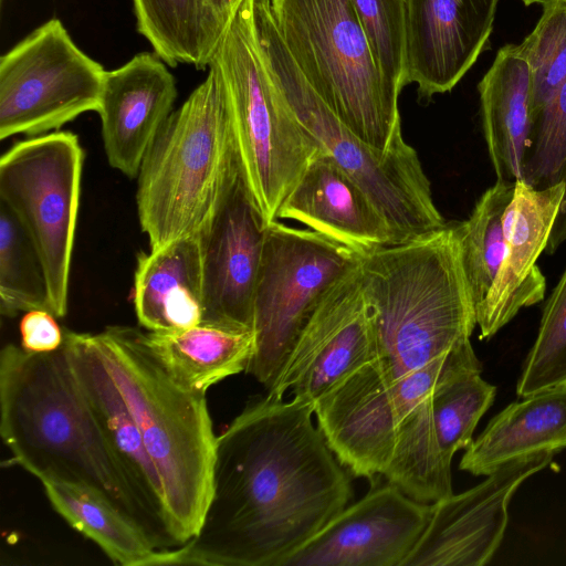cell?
I'll list each match as a JSON object with an SVG mask.
<instances>
[{
	"label": "cell",
	"instance_id": "obj_37",
	"mask_svg": "<svg viewBox=\"0 0 566 566\" xmlns=\"http://www.w3.org/2000/svg\"><path fill=\"white\" fill-rule=\"evenodd\" d=\"M242 0H200L202 70L226 33Z\"/></svg>",
	"mask_w": 566,
	"mask_h": 566
},
{
	"label": "cell",
	"instance_id": "obj_38",
	"mask_svg": "<svg viewBox=\"0 0 566 566\" xmlns=\"http://www.w3.org/2000/svg\"><path fill=\"white\" fill-rule=\"evenodd\" d=\"M526 6L533 4V3H544L549 0H522Z\"/></svg>",
	"mask_w": 566,
	"mask_h": 566
},
{
	"label": "cell",
	"instance_id": "obj_9",
	"mask_svg": "<svg viewBox=\"0 0 566 566\" xmlns=\"http://www.w3.org/2000/svg\"><path fill=\"white\" fill-rule=\"evenodd\" d=\"M83 161V148L71 132L21 140L0 159V203L19 222L41 260L55 317L67 313Z\"/></svg>",
	"mask_w": 566,
	"mask_h": 566
},
{
	"label": "cell",
	"instance_id": "obj_23",
	"mask_svg": "<svg viewBox=\"0 0 566 566\" xmlns=\"http://www.w3.org/2000/svg\"><path fill=\"white\" fill-rule=\"evenodd\" d=\"M566 448V381L522 397L494 416L465 449L459 469L489 475L516 458Z\"/></svg>",
	"mask_w": 566,
	"mask_h": 566
},
{
	"label": "cell",
	"instance_id": "obj_14",
	"mask_svg": "<svg viewBox=\"0 0 566 566\" xmlns=\"http://www.w3.org/2000/svg\"><path fill=\"white\" fill-rule=\"evenodd\" d=\"M558 451L546 450L506 462L478 485L432 504L429 524L402 566H483L497 551L517 489Z\"/></svg>",
	"mask_w": 566,
	"mask_h": 566
},
{
	"label": "cell",
	"instance_id": "obj_15",
	"mask_svg": "<svg viewBox=\"0 0 566 566\" xmlns=\"http://www.w3.org/2000/svg\"><path fill=\"white\" fill-rule=\"evenodd\" d=\"M266 224L240 167L197 234L203 285L201 323L253 331V297Z\"/></svg>",
	"mask_w": 566,
	"mask_h": 566
},
{
	"label": "cell",
	"instance_id": "obj_10",
	"mask_svg": "<svg viewBox=\"0 0 566 566\" xmlns=\"http://www.w3.org/2000/svg\"><path fill=\"white\" fill-rule=\"evenodd\" d=\"M358 254L311 230L266 224L253 297L254 352L247 373L269 390L329 287Z\"/></svg>",
	"mask_w": 566,
	"mask_h": 566
},
{
	"label": "cell",
	"instance_id": "obj_35",
	"mask_svg": "<svg viewBox=\"0 0 566 566\" xmlns=\"http://www.w3.org/2000/svg\"><path fill=\"white\" fill-rule=\"evenodd\" d=\"M380 75L398 95L406 84L403 0H352Z\"/></svg>",
	"mask_w": 566,
	"mask_h": 566
},
{
	"label": "cell",
	"instance_id": "obj_8",
	"mask_svg": "<svg viewBox=\"0 0 566 566\" xmlns=\"http://www.w3.org/2000/svg\"><path fill=\"white\" fill-rule=\"evenodd\" d=\"M253 2L242 0L208 66L223 83L241 172L270 223L319 148L269 75L255 36Z\"/></svg>",
	"mask_w": 566,
	"mask_h": 566
},
{
	"label": "cell",
	"instance_id": "obj_3",
	"mask_svg": "<svg viewBox=\"0 0 566 566\" xmlns=\"http://www.w3.org/2000/svg\"><path fill=\"white\" fill-rule=\"evenodd\" d=\"M458 221L359 256L374 312L376 357L357 370L386 387L470 340L475 308Z\"/></svg>",
	"mask_w": 566,
	"mask_h": 566
},
{
	"label": "cell",
	"instance_id": "obj_30",
	"mask_svg": "<svg viewBox=\"0 0 566 566\" xmlns=\"http://www.w3.org/2000/svg\"><path fill=\"white\" fill-rule=\"evenodd\" d=\"M535 189L564 184V198L545 251L554 253L566 241V80L531 117L522 179Z\"/></svg>",
	"mask_w": 566,
	"mask_h": 566
},
{
	"label": "cell",
	"instance_id": "obj_1",
	"mask_svg": "<svg viewBox=\"0 0 566 566\" xmlns=\"http://www.w3.org/2000/svg\"><path fill=\"white\" fill-rule=\"evenodd\" d=\"M313 413L296 398L251 399L217 437L197 534L154 565L281 566L337 516L353 488Z\"/></svg>",
	"mask_w": 566,
	"mask_h": 566
},
{
	"label": "cell",
	"instance_id": "obj_34",
	"mask_svg": "<svg viewBox=\"0 0 566 566\" xmlns=\"http://www.w3.org/2000/svg\"><path fill=\"white\" fill-rule=\"evenodd\" d=\"M566 381V269L542 312L538 332L516 384L524 397Z\"/></svg>",
	"mask_w": 566,
	"mask_h": 566
},
{
	"label": "cell",
	"instance_id": "obj_11",
	"mask_svg": "<svg viewBox=\"0 0 566 566\" xmlns=\"http://www.w3.org/2000/svg\"><path fill=\"white\" fill-rule=\"evenodd\" d=\"M105 75L50 19L0 57V138L43 135L96 112Z\"/></svg>",
	"mask_w": 566,
	"mask_h": 566
},
{
	"label": "cell",
	"instance_id": "obj_6",
	"mask_svg": "<svg viewBox=\"0 0 566 566\" xmlns=\"http://www.w3.org/2000/svg\"><path fill=\"white\" fill-rule=\"evenodd\" d=\"M253 22L263 62L287 108L319 150L365 190L387 221L394 244L446 226L417 151L406 140L378 150L340 122L289 53L270 0H254Z\"/></svg>",
	"mask_w": 566,
	"mask_h": 566
},
{
	"label": "cell",
	"instance_id": "obj_4",
	"mask_svg": "<svg viewBox=\"0 0 566 566\" xmlns=\"http://www.w3.org/2000/svg\"><path fill=\"white\" fill-rule=\"evenodd\" d=\"M96 338L160 476L169 526L180 546L197 534L211 496L217 437L206 394L177 384L139 328L107 326Z\"/></svg>",
	"mask_w": 566,
	"mask_h": 566
},
{
	"label": "cell",
	"instance_id": "obj_32",
	"mask_svg": "<svg viewBox=\"0 0 566 566\" xmlns=\"http://www.w3.org/2000/svg\"><path fill=\"white\" fill-rule=\"evenodd\" d=\"M137 30L171 67L202 70L200 0H133Z\"/></svg>",
	"mask_w": 566,
	"mask_h": 566
},
{
	"label": "cell",
	"instance_id": "obj_2",
	"mask_svg": "<svg viewBox=\"0 0 566 566\" xmlns=\"http://www.w3.org/2000/svg\"><path fill=\"white\" fill-rule=\"evenodd\" d=\"M0 433L12 460L40 482L88 488L134 522L157 549L167 544L136 499L63 342L50 353L6 344L0 353Z\"/></svg>",
	"mask_w": 566,
	"mask_h": 566
},
{
	"label": "cell",
	"instance_id": "obj_16",
	"mask_svg": "<svg viewBox=\"0 0 566 566\" xmlns=\"http://www.w3.org/2000/svg\"><path fill=\"white\" fill-rule=\"evenodd\" d=\"M432 504L390 482L373 485L281 566H402L424 533Z\"/></svg>",
	"mask_w": 566,
	"mask_h": 566
},
{
	"label": "cell",
	"instance_id": "obj_25",
	"mask_svg": "<svg viewBox=\"0 0 566 566\" xmlns=\"http://www.w3.org/2000/svg\"><path fill=\"white\" fill-rule=\"evenodd\" d=\"M145 342L180 386L207 394L212 385L245 371L254 352V333L200 323L174 332H144Z\"/></svg>",
	"mask_w": 566,
	"mask_h": 566
},
{
	"label": "cell",
	"instance_id": "obj_24",
	"mask_svg": "<svg viewBox=\"0 0 566 566\" xmlns=\"http://www.w3.org/2000/svg\"><path fill=\"white\" fill-rule=\"evenodd\" d=\"M481 119L496 179H522L531 125V74L520 45L501 48L478 85Z\"/></svg>",
	"mask_w": 566,
	"mask_h": 566
},
{
	"label": "cell",
	"instance_id": "obj_21",
	"mask_svg": "<svg viewBox=\"0 0 566 566\" xmlns=\"http://www.w3.org/2000/svg\"><path fill=\"white\" fill-rule=\"evenodd\" d=\"M283 219L358 255L394 244L387 221L365 190L321 150L282 202L276 220Z\"/></svg>",
	"mask_w": 566,
	"mask_h": 566
},
{
	"label": "cell",
	"instance_id": "obj_22",
	"mask_svg": "<svg viewBox=\"0 0 566 566\" xmlns=\"http://www.w3.org/2000/svg\"><path fill=\"white\" fill-rule=\"evenodd\" d=\"M134 306L139 324L148 332H174L201 323L203 285L198 235L139 253Z\"/></svg>",
	"mask_w": 566,
	"mask_h": 566
},
{
	"label": "cell",
	"instance_id": "obj_17",
	"mask_svg": "<svg viewBox=\"0 0 566 566\" xmlns=\"http://www.w3.org/2000/svg\"><path fill=\"white\" fill-rule=\"evenodd\" d=\"M565 186L535 189L517 180L503 216L505 250L485 300L475 307L480 339H490L524 307L543 301L546 280L536 261L545 251Z\"/></svg>",
	"mask_w": 566,
	"mask_h": 566
},
{
	"label": "cell",
	"instance_id": "obj_27",
	"mask_svg": "<svg viewBox=\"0 0 566 566\" xmlns=\"http://www.w3.org/2000/svg\"><path fill=\"white\" fill-rule=\"evenodd\" d=\"M451 461L440 447L428 396L399 423L382 475L411 499L433 503L453 494Z\"/></svg>",
	"mask_w": 566,
	"mask_h": 566
},
{
	"label": "cell",
	"instance_id": "obj_13",
	"mask_svg": "<svg viewBox=\"0 0 566 566\" xmlns=\"http://www.w3.org/2000/svg\"><path fill=\"white\" fill-rule=\"evenodd\" d=\"M376 357L374 312L358 262L326 292L300 333L268 395L315 405Z\"/></svg>",
	"mask_w": 566,
	"mask_h": 566
},
{
	"label": "cell",
	"instance_id": "obj_18",
	"mask_svg": "<svg viewBox=\"0 0 566 566\" xmlns=\"http://www.w3.org/2000/svg\"><path fill=\"white\" fill-rule=\"evenodd\" d=\"M406 84L421 98L451 91L486 44L499 0H403Z\"/></svg>",
	"mask_w": 566,
	"mask_h": 566
},
{
	"label": "cell",
	"instance_id": "obj_5",
	"mask_svg": "<svg viewBox=\"0 0 566 566\" xmlns=\"http://www.w3.org/2000/svg\"><path fill=\"white\" fill-rule=\"evenodd\" d=\"M240 169L226 90L205 81L163 125L139 171L136 205L150 250L197 235Z\"/></svg>",
	"mask_w": 566,
	"mask_h": 566
},
{
	"label": "cell",
	"instance_id": "obj_29",
	"mask_svg": "<svg viewBox=\"0 0 566 566\" xmlns=\"http://www.w3.org/2000/svg\"><path fill=\"white\" fill-rule=\"evenodd\" d=\"M515 182L496 179L479 198L469 219L457 222L463 271L474 308L485 300L504 255L503 216Z\"/></svg>",
	"mask_w": 566,
	"mask_h": 566
},
{
	"label": "cell",
	"instance_id": "obj_26",
	"mask_svg": "<svg viewBox=\"0 0 566 566\" xmlns=\"http://www.w3.org/2000/svg\"><path fill=\"white\" fill-rule=\"evenodd\" d=\"M52 507L77 532L122 566L154 565L159 549L99 493L73 483L41 482Z\"/></svg>",
	"mask_w": 566,
	"mask_h": 566
},
{
	"label": "cell",
	"instance_id": "obj_31",
	"mask_svg": "<svg viewBox=\"0 0 566 566\" xmlns=\"http://www.w3.org/2000/svg\"><path fill=\"white\" fill-rule=\"evenodd\" d=\"M31 310L51 312L45 273L28 235L0 203V312L14 317Z\"/></svg>",
	"mask_w": 566,
	"mask_h": 566
},
{
	"label": "cell",
	"instance_id": "obj_36",
	"mask_svg": "<svg viewBox=\"0 0 566 566\" xmlns=\"http://www.w3.org/2000/svg\"><path fill=\"white\" fill-rule=\"evenodd\" d=\"M21 346L33 353H50L59 349L64 342L55 316L46 310H31L20 321Z\"/></svg>",
	"mask_w": 566,
	"mask_h": 566
},
{
	"label": "cell",
	"instance_id": "obj_33",
	"mask_svg": "<svg viewBox=\"0 0 566 566\" xmlns=\"http://www.w3.org/2000/svg\"><path fill=\"white\" fill-rule=\"evenodd\" d=\"M528 36L520 44L531 74V117L566 80V0H549Z\"/></svg>",
	"mask_w": 566,
	"mask_h": 566
},
{
	"label": "cell",
	"instance_id": "obj_20",
	"mask_svg": "<svg viewBox=\"0 0 566 566\" xmlns=\"http://www.w3.org/2000/svg\"><path fill=\"white\" fill-rule=\"evenodd\" d=\"M64 343L74 371L139 504L164 537L178 547L165 506L160 476L140 432L103 361L96 334L64 329Z\"/></svg>",
	"mask_w": 566,
	"mask_h": 566
},
{
	"label": "cell",
	"instance_id": "obj_7",
	"mask_svg": "<svg viewBox=\"0 0 566 566\" xmlns=\"http://www.w3.org/2000/svg\"><path fill=\"white\" fill-rule=\"evenodd\" d=\"M289 53L354 134L381 151L405 142L398 94L379 73L352 0H270Z\"/></svg>",
	"mask_w": 566,
	"mask_h": 566
},
{
	"label": "cell",
	"instance_id": "obj_12",
	"mask_svg": "<svg viewBox=\"0 0 566 566\" xmlns=\"http://www.w3.org/2000/svg\"><path fill=\"white\" fill-rule=\"evenodd\" d=\"M454 358L449 352L386 387L347 376L316 400L318 428L352 475L370 481L382 475L399 423L431 395Z\"/></svg>",
	"mask_w": 566,
	"mask_h": 566
},
{
	"label": "cell",
	"instance_id": "obj_19",
	"mask_svg": "<svg viewBox=\"0 0 566 566\" xmlns=\"http://www.w3.org/2000/svg\"><path fill=\"white\" fill-rule=\"evenodd\" d=\"M177 85L166 63L143 52L106 71L98 113L108 164L137 178L142 161L174 112Z\"/></svg>",
	"mask_w": 566,
	"mask_h": 566
},
{
	"label": "cell",
	"instance_id": "obj_28",
	"mask_svg": "<svg viewBox=\"0 0 566 566\" xmlns=\"http://www.w3.org/2000/svg\"><path fill=\"white\" fill-rule=\"evenodd\" d=\"M481 363L470 344L444 371L430 395L438 440L450 460L472 443L479 420L495 399L496 388L481 377Z\"/></svg>",
	"mask_w": 566,
	"mask_h": 566
}]
</instances>
